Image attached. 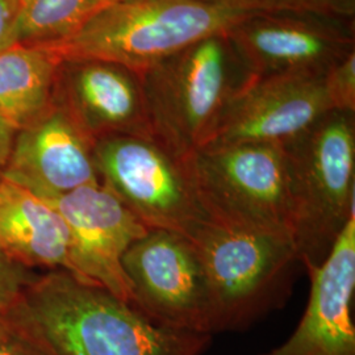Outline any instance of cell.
I'll list each match as a JSON object with an SVG mask.
<instances>
[{"label": "cell", "instance_id": "1", "mask_svg": "<svg viewBox=\"0 0 355 355\" xmlns=\"http://www.w3.org/2000/svg\"><path fill=\"white\" fill-rule=\"evenodd\" d=\"M20 300L46 355H202L212 338L158 324L66 271L38 280Z\"/></svg>", "mask_w": 355, "mask_h": 355}, {"label": "cell", "instance_id": "2", "mask_svg": "<svg viewBox=\"0 0 355 355\" xmlns=\"http://www.w3.org/2000/svg\"><path fill=\"white\" fill-rule=\"evenodd\" d=\"M259 13L211 0H133L112 3L70 37L51 44L61 62L98 61L140 74L191 45L225 35Z\"/></svg>", "mask_w": 355, "mask_h": 355}, {"label": "cell", "instance_id": "3", "mask_svg": "<svg viewBox=\"0 0 355 355\" xmlns=\"http://www.w3.org/2000/svg\"><path fill=\"white\" fill-rule=\"evenodd\" d=\"M299 262L318 267L354 215V112L333 110L284 145Z\"/></svg>", "mask_w": 355, "mask_h": 355}, {"label": "cell", "instance_id": "4", "mask_svg": "<svg viewBox=\"0 0 355 355\" xmlns=\"http://www.w3.org/2000/svg\"><path fill=\"white\" fill-rule=\"evenodd\" d=\"M189 240L203 267L211 334L246 329L287 295L299 262L291 236L208 221Z\"/></svg>", "mask_w": 355, "mask_h": 355}, {"label": "cell", "instance_id": "5", "mask_svg": "<svg viewBox=\"0 0 355 355\" xmlns=\"http://www.w3.org/2000/svg\"><path fill=\"white\" fill-rule=\"evenodd\" d=\"M187 165L211 223L292 237L291 178L283 145L204 146L187 158Z\"/></svg>", "mask_w": 355, "mask_h": 355}, {"label": "cell", "instance_id": "6", "mask_svg": "<svg viewBox=\"0 0 355 355\" xmlns=\"http://www.w3.org/2000/svg\"><path fill=\"white\" fill-rule=\"evenodd\" d=\"M234 57L224 35L202 40L137 74L153 139L178 158L205 146L243 79L232 76Z\"/></svg>", "mask_w": 355, "mask_h": 355}, {"label": "cell", "instance_id": "7", "mask_svg": "<svg viewBox=\"0 0 355 355\" xmlns=\"http://www.w3.org/2000/svg\"><path fill=\"white\" fill-rule=\"evenodd\" d=\"M94 159L101 183L148 228L190 239L209 221L187 159L178 158L153 137H103L94 142Z\"/></svg>", "mask_w": 355, "mask_h": 355}, {"label": "cell", "instance_id": "8", "mask_svg": "<svg viewBox=\"0 0 355 355\" xmlns=\"http://www.w3.org/2000/svg\"><path fill=\"white\" fill-rule=\"evenodd\" d=\"M132 303L153 321L211 334L203 267L192 242L175 232L149 229L123 257Z\"/></svg>", "mask_w": 355, "mask_h": 355}, {"label": "cell", "instance_id": "9", "mask_svg": "<svg viewBox=\"0 0 355 355\" xmlns=\"http://www.w3.org/2000/svg\"><path fill=\"white\" fill-rule=\"evenodd\" d=\"M347 20L311 15H254L224 37L243 79L287 74L324 76L355 51Z\"/></svg>", "mask_w": 355, "mask_h": 355}, {"label": "cell", "instance_id": "10", "mask_svg": "<svg viewBox=\"0 0 355 355\" xmlns=\"http://www.w3.org/2000/svg\"><path fill=\"white\" fill-rule=\"evenodd\" d=\"M330 111L325 74L246 78L232 94L205 146L245 142L284 146Z\"/></svg>", "mask_w": 355, "mask_h": 355}, {"label": "cell", "instance_id": "11", "mask_svg": "<svg viewBox=\"0 0 355 355\" xmlns=\"http://www.w3.org/2000/svg\"><path fill=\"white\" fill-rule=\"evenodd\" d=\"M48 202L69 229L70 274L130 304L132 288L123 257L149 228L101 182Z\"/></svg>", "mask_w": 355, "mask_h": 355}, {"label": "cell", "instance_id": "12", "mask_svg": "<svg viewBox=\"0 0 355 355\" xmlns=\"http://www.w3.org/2000/svg\"><path fill=\"white\" fill-rule=\"evenodd\" d=\"M94 142L66 108H53L15 137L0 179L54 200L101 182Z\"/></svg>", "mask_w": 355, "mask_h": 355}, {"label": "cell", "instance_id": "13", "mask_svg": "<svg viewBox=\"0 0 355 355\" xmlns=\"http://www.w3.org/2000/svg\"><path fill=\"white\" fill-rule=\"evenodd\" d=\"M306 271L311 293L297 328L287 341L261 355H355V216L327 259Z\"/></svg>", "mask_w": 355, "mask_h": 355}, {"label": "cell", "instance_id": "14", "mask_svg": "<svg viewBox=\"0 0 355 355\" xmlns=\"http://www.w3.org/2000/svg\"><path fill=\"white\" fill-rule=\"evenodd\" d=\"M70 79L64 107L91 140L108 136L153 137L140 78L117 64L83 61Z\"/></svg>", "mask_w": 355, "mask_h": 355}, {"label": "cell", "instance_id": "15", "mask_svg": "<svg viewBox=\"0 0 355 355\" xmlns=\"http://www.w3.org/2000/svg\"><path fill=\"white\" fill-rule=\"evenodd\" d=\"M0 250L23 266L60 267L70 274V236L48 200L0 179Z\"/></svg>", "mask_w": 355, "mask_h": 355}, {"label": "cell", "instance_id": "16", "mask_svg": "<svg viewBox=\"0 0 355 355\" xmlns=\"http://www.w3.org/2000/svg\"><path fill=\"white\" fill-rule=\"evenodd\" d=\"M61 64L45 45L15 42L0 51V117L21 130L46 114Z\"/></svg>", "mask_w": 355, "mask_h": 355}, {"label": "cell", "instance_id": "17", "mask_svg": "<svg viewBox=\"0 0 355 355\" xmlns=\"http://www.w3.org/2000/svg\"><path fill=\"white\" fill-rule=\"evenodd\" d=\"M111 0H21L16 42L51 44L70 37Z\"/></svg>", "mask_w": 355, "mask_h": 355}, {"label": "cell", "instance_id": "18", "mask_svg": "<svg viewBox=\"0 0 355 355\" xmlns=\"http://www.w3.org/2000/svg\"><path fill=\"white\" fill-rule=\"evenodd\" d=\"M252 13L311 15L354 21L355 0H211Z\"/></svg>", "mask_w": 355, "mask_h": 355}, {"label": "cell", "instance_id": "19", "mask_svg": "<svg viewBox=\"0 0 355 355\" xmlns=\"http://www.w3.org/2000/svg\"><path fill=\"white\" fill-rule=\"evenodd\" d=\"M325 86L333 110L355 112V51L330 67Z\"/></svg>", "mask_w": 355, "mask_h": 355}, {"label": "cell", "instance_id": "20", "mask_svg": "<svg viewBox=\"0 0 355 355\" xmlns=\"http://www.w3.org/2000/svg\"><path fill=\"white\" fill-rule=\"evenodd\" d=\"M28 284L26 267L15 262L0 250V315L17 305Z\"/></svg>", "mask_w": 355, "mask_h": 355}, {"label": "cell", "instance_id": "21", "mask_svg": "<svg viewBox=\"0 0 355 355\" xmlns=\"http://www.w3.org/2000/svg\"><path fill=\"white\" fill-rule=\"evenodd\" d=\"M21 0H0V51L16 42Z\"/></svg>", "mask_w": 355, "mask_h": 355}, {"label": "cell", "instance_id": "22", "mask_svg": "<svg viewBox=\"0 0 355 355\" xmlns=\"http://www.w3.org/2000/svg\"><path fill=\"white\" fill-rule=\"evenodd\" d=\"M16 132L17 130L15 128L11 127L6 120L0 117V177L10 159Z\"/></svg>", "mask_w": 355, "mask_h": 355}, {"label": "cell", "instance_id": "23", "mask_svg": "<svg viewBox=\"0 0 355 355\" xmlns=\"http://www.w3.org/2000/svg\"><path fill=\"white\" fill-rule=\"evenodd\" d=\"M0 355H42L32 352L24 343L15 340L12 337L0 333ZM46 355V354H45Z\"/></svg>", "mask_w": 355, "mask_h": 355}, {"label": "cell", "instance_id": "24", "mask_svg": "<svg viewBox=\"0 0 355 355\" xmlns=\"http://www.w3.org/2000/svg\"><path fill=\"white\" fill-rule=\"evenodd\" d=\"M125 1H133V0H111V3H125Z\"/></svg>", "mask_w": 355, "mask_h": 355}]
</instances>
